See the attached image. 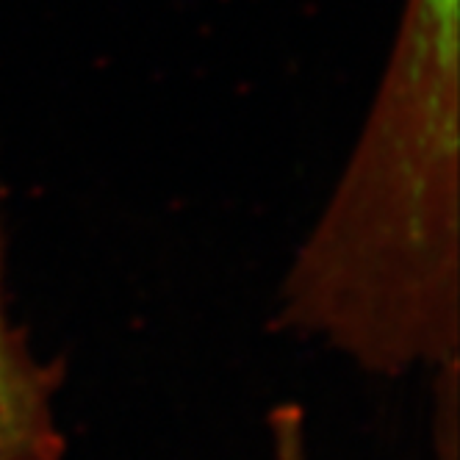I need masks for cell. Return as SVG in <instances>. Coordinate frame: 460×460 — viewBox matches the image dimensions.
I'll return each mask as SVG.
<instances>
[{"label": "cell", "mask_w": 460, "mask_h": 460, "mask_svg": "<svg viewBox=\"0 0 460 460\" xmlns=\"http://www.w3.org/2000/svg\"><path fill=\"white\" fill-rule=\"evenodd\" d=\"M58 367L34 355L9 319L0 234V460H61L64 436L56 419Z\"/></svg>", "instance_id": "cell-2"}, {"label": "cell", "mask_w": 460, "mask_h": 460, "mask_svg": "<svg viewBox=\"0 0 460 460\" xmlns=\"http://www.w3.org/2000/svg\"><path fill=\"white\" fill-rule=\"evenodd\" d=\"M275 460H311L305 416L297 405H278L270 419Z\"/></svg>", "instance_id": "cell-3"}, {"label": "cell", "mask_w": 460, "mask_h": 460, "mask_svg": "<svg viewBox=\"0 0 460 460\" xmlns=\"http://www.w3.org/2000/svg\"><path fill=\"white\" fill-rule=\"evenodd\" d=\"M457 0H408L367 125L283 283V324L375 375L457 364Z\"/></svg>", "instance_id": "cell-1"}]
</instances>
